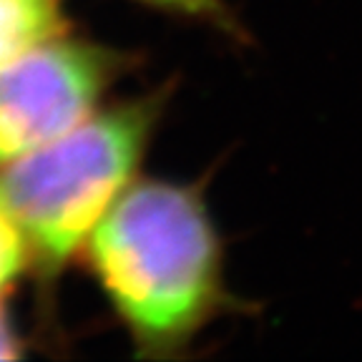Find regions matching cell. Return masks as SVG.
Here are the masks:
<instances>
[{"instance_id":"2","label":"cell","mask_w":362,"mask_h":362,"mask_svg":"<svg viewBox=\"0 0 362 362\" xmlns=\"http://www.w3.org/2000/svg\"><path fill=\"white\" fill-rule=\"evenodd\" d=\"M153 103L90 113L76 129L3 164L0 209L48 269L66 264L129 187L151 134Z\"/></svg>"},{"instance_id":"4","label":"cell","mask_w":362,"mask_h":362,"mask_svg":"<svg viewBox=\"0 0 362 362\" xmlns=\"http://www.w3.org/2000/svg\"><path fill=\"white\" fill-rule=\"evenodd\" d=\"M61 30L53 0H0V66Z\"/></svg>"},{"instance_id":"5","label":"cell","mask_w":362,"mask_h":362,"mask_svg":"<svg viewBox=\"0 0 362 362\" xmlns=\"http://www.w3.org/2000/svg\"><path fill=\"white\" fill-rule=\"evenodd\" d=\"M28 259V244L16 221L0 209V289H6L18 277Z\"/></svg>"},{"instance_id":"3","label":"cell","mask_w":362,"mask_h":362,"mask_svg":"<svg viewBox=\"0 0 362 362\" xmlns=\"http://www.w3.org/2000/svg\"><path fill=\"white\" fill-rule=\"evenodd\" d=\"M113 71L103 48L56 35L0 66V166L88 119Z\"/></svg>"},{"instance_id":"7","label":"cell","mask_w":362,"mask_h":362,"mask_svg":"<svg viewBox=\"0 0 362 362\" xmlns=\"http://www.w3.org/2000/svg\"><path fill=\"white\" fill-rule=\"evenodd\" d=\"M153 3H161V6H174L184 8V11H199V8H206L209 0H153Z\"/></svg>"},{"instance_id":"1","label":"cell","mask_w":362,"mask_h":362,"mask_svg":"<svg viewBox=\"0 0 362 362\" xmlns=\"http://www.w3.org/2000/svg\"><path fill=\"white\" fill-rule=\"evenodd\" d=\"M88 242L103 292L144 347L184 345L219 305V239L192 189L126 187Z\"/></svg>"},{"instance_id":"6","label":"cell","mask_w":362,"mask_h":362,"mask_svg":"<svg viewBox=\"0 0 362 362\" xmlns=\"http://www.w3.org/2000/svg\"><path fill=\"white\" fill-rule=\"evenodd\" d=\"M13 357H18V339L8 325L6 312L0 307V360H13Z\"/></svg>"}]
</instances>
